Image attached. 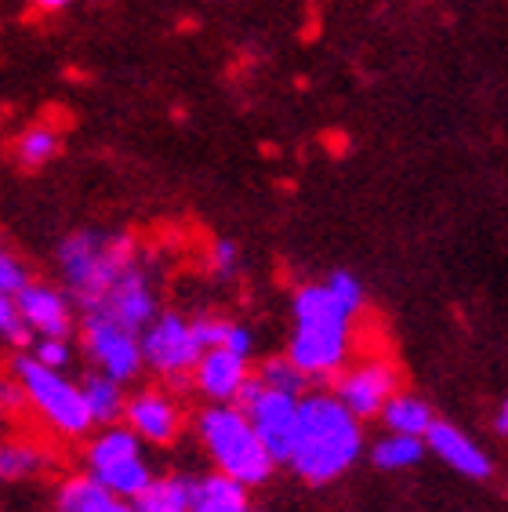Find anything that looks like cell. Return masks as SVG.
Segmentation results:
<instances>
[{"mask_svg":"<svg viewBox=\"0 0 508 512\" xmlns=\"http://www.w3.org/2000/svg\"><path fill=\"white\" fill-rule=\"evenodd\" d=\"M33 276H30V269H26V262H22L15 251H11L4 240H0V295H19L22 287L30 284Z\"/></svg>","mask_w":508,"mask_h":512,"instance_id":"484cf974","label":"cell"},{"mask_svg":"<svg viewBox=\"0 0 508 512\" xmlns=\"http://www.w3.org/2000/svg\"><path fill=\"white\" fill-rule=\"evenodd\" d=\"M251 378L244 356L229 353V349H204L193 367V382L200 396H207L211 404H233L240 385Z\"/></svg>","mask_w":508,"mask_h":512,"instance_id":"4fadbf2b","label":"cell"},{"mask_svg":"<svg viewBox=\"0 0 508 512\" xmlns=\"http://www.w3.org/2000/svg\"><path fill=\"white\" fill-rule=\"evenodd\" d=\"M323 284H327V291H331V295L338 298V302H342L349 313H360L363 302H367V291H363V284L352 273H345V269L331 273L327 280H323Z\"/></svg>","mask_w":508,"mask_h":512,"instance_id":"83f0119b","label":"cell"},{"mask_svg":"<svg viewBox=\"0 0 508 512\" xmlns=\"http://www.w3.org/2000/svg\"><path fill=\"white\" fill-rule=\"evenodd\" d=\"M124 425L142 444H171L178 436V429H182V411L160 389H142V393L127 396Z\"/></svg>","mask_w":508,"mask_h":512,"instance_id":"7c38bea8","label":"cell"},{"mask_svg":"<svg viewBox=\"0 0 508 512\" xmlns=\"http://www.w3.org/2000/svg\"><path fill=\"white\" fill-rule=\"evenodd\" d=\"M189 512H251V498H247L244 483L229 480L222 473H211L193 483Z\"/></svg>","mask_w":508,"mask_h":512,"instance_id":"2e32d148","label":"cell"},{"mask_svg":"<svg viewBox=\"0 0 508 512\" xmlns=\"http://www.w3.org/2000/svg\"><path fill=\"white\" fill-rule=\"evenodd\" d=\"M0 338L8 345H15V349L33 345V331L22 324V316H19V309H15V298L11 295H0Z\"/></svg>","mask_w":508,"mask_h":512,"instance_id":"4316f807","label":"cell"},{"mask_svg":"<svg viewBox=\"0 0 508 512\" xmlns=\"http://www.w3.org/2000/svg\"><path fill=\"white\" fill-rule=\"evenodd\" d=\"M218 349H229V353H236V356H251L254 353V335H251V327H244V324H233L229 320V327H225V338H222V345Z\"/></svg>","mask_w":508,"mask_h":512,"instance_id":"1f68e13d","label":"cell"},{"mask_svg":"<svg viewBox=\"0 0 508 512\" xmlns=\"http://www.w3.org/2000/svg\"><path fill=\"white\" fill-rule=\"evenodd\" d=\"M91 476H95V480L102 483V487H106L109 494L124 498V502H135L138 494H142L149 487V483H153V469L146 465V458H142V454L102 465V469H95Z\"/></svg>","mask_w":508,"mask_h":512,"instance_id":"d6986e66","label":"cell"},{"mask_svg":"<svg viewBox=\"0 0 508 512\" xmlns=\"http://www.w3.org/2000/svg\"><path fill=\"white\" fill-rule=\"evenodd\" d=\"M15 309H19L22 324L30 327L33 338H69L73 335V302L62 295L59 287L44 284V280H30L15 295Z\"/></svg>","mask_w":508,"mask_h":512,"instance_id":"30bf717a","label":"cell"},{"mask_svg":"<svg viewBox=\"0 0 508 512\" xmlns=\"http://www.w3.org/2000/svg\"><path fill=\"white\" fill-rule=\"evenodd\" d=\"M193 483H196V476H153V483L131 502V509L135 512H189Z\"/></svg>","mask_w":508,"mask_h":512,"instance_id":"ac0fdd59","label":"cell"},{"mask_svg":"<svg viewBox=\"0 0 508 512\" xmlns=\"http://www.w3.org/2000/svg\"><path fill=\"white\" fill-rule=\"evenodd\" d=\"M225 327H229V320H225V316H215V313L189 320V331H193V338H196L200 349H218L222 338H225Z\"/></svg>","mask_w":508,"mask_h":512,"instance_id":"f546056e","label":"cell"},{"mask_svg":"<svg viewBox=\"0 0 508 512\" xmlns=\"http://www.w3.org/2000/svg\"><path fill=\"white\" fill-rule=\"evenodd\" d=\"M381 418L389 425V433H400V436H418L425 440L432 425H436V414L432 407L421 400V396H411V393H396L389 404L381 407Z\"/></svg>","mask_w":508,"mask_h":512,"instance_id":"ffe728a7","label":"cell"},{"mask_svg":"<svg viewBox=\"0 0 508 512\" xmlns=\"http://www.w3.org/2000/svg\"><path fill=\"white\" fill-rule=\"evenodd\" d=\"M135 266V237L131 233H102L77 229L59 244V269L66 280L69 302L80 309L98 306L106 291Z\"/></svg>","mask_w":508,"mask_h":512,"instance_id":"3957f363","label":"cell"},{"mask_svg":"<svg viewBox=\"0 0 508 512\" xmlns=\"http://www.w3.org/2000/svg\"><path fill=\"white\" fill-rule=\"evenodd\" d=\"M55 512H135V509H131V502L109 494L91 473H84V476H69V480L59 483V491H55Z\"/></svg>","mask_w":508,"mask_h":512,"instance_id":"9a60e30c","label":"cell"},{"mask_svg":"<svg viewBox=\"0 0 508 512\" xmlns=\"http://www.w3.org/2000/svg\"><path fill=\"white\" fill-rule=\"evenodd\" d=\"M211 269H215V276H222V280L236 276V269H240V247L229 237L215 240V247H211Z\"/></svg>","mask_w":508,"mask_h":512,"instance_id":"4dcf8cb0","label":"cell"},{"mask_svg":"<svg viewBox=\"0 0 508 512\" xmlns=\"http://www.w3.org/2000/svg\"><path fill=\"white\" fill-rule=\"evenodd\" d=\"M0 422H4V411H0Z\"/></svg>","mask_w":508,"mask_h":512,"instance_id":"d590c367","label":"cell"},{"mask_svg":"<svg viewBox=\"0 0 508 512\" xmlns=\"http://www.w3.org/2000/svg\"><path fill=\"white\" fill-rule=\"evenodd\" d=\"M396 393H400V375H396V367L389 360H363V364H352V367L345 364L334 375V400L356 422L381 414V407L389 404Z\"/></svg>","mask_w":508,"mask_h":512,"instance_id":"9c48e42d","label":"cell"},{"mask_svg":"<svg viewBox=\"0 0 508 512\" xmlns=\"http://www.w3.org/2000/svg\"><path fill=\"white\" fill-rule=\"evenodd\" d=\"M138 345H142V364L153 367L160 378H171V382L193 375L196 360L204 353L189 331V320H182L178 313L153 316V324L138 335Z\"/></svg>","mask_w":508,"mask_h":512,"instance_id":"ba28073f","label":"cell"},{"mask_svg":"<svg viewBox=\"0 0 508 512\" xmlns=\"http://www.w3.org/2000/svg\"><path fill=\"white\" fill-rule=\"evenodd\" d=\"M371 458H374L378 469H411V465H418L421 458H425V440L392 433V436H385V440L374 444Z\"/></svg>","mask_w":508,"mask_h":512,"instance_id":"cb8c5ba5","label":"cell"},{"mask_svg":"<svg viewBox=\"0 0 508 512\" xmlns=\"http://www.w3.org/2000/svg\"><path fill=\"white\" fill-rule=\"evenodd\" d=\"M22 407H30V400H26V393H22L19 378H0V411H22Z\"/></svg>","mask_w":508,"mask_h":512,"instance_id":"d6a6232c","label":"cell"},{"mask_svg":"<svg viewBox=\"0 0 508 512\" xmlns=\"http://www.w3.org/2000/svg\"><path fill=\"white\" fill-rule=\"evenodd\" d=\"M196 433L204 440L207 454L215 458L218 473L251 487H262L273 476V458L254 436L247 414L233 404H211L196 414Z\"/></svg>","mask_w":508,"mask_h":512,"instance_id":"277c9868","label":"cell"},{"mask_svg":"<svg viewBox=\"0 0 508 512\" xmlns=\"http://www.w3.org/2000/svg\"><path fill=\"white\" fill-rule=\"evenodd\" d=\"M30 356L48 371H66L69 360H73V349H69V338H33Z\"/></svg>","mask_w":508,"mask_h":512,"instance_id":"f1b7e54d","label":"cell"},{"mask_svg":"<svg viewBox=\"0 0 508 512\" xmlns=\"http://www.w3.org/2000/svg\"><path fill=\"white\" fill-rule=\"evenodd\" d=\"M251 512H254V509H251Z\"/></svg>","mask_w":508,"mask_h":512,"instance_id":"8d00e7d4","label":"cell"},{"mask_svg":"<svg viewBox=\"0 0 508 512\" xmlns=\"http://www.w3.org/2000/svg\"><path fill=\"white\" fill-rule=\"evenodd\" d=\"M80 338H84V353L95 364V371L109 375L113 382H131L142 371V345H138L135 331L120 327L117 320H109L98 309H84L80 320Z\"/></svg>","mask_w":508,"mask_h":512,"instance_id":"52a82bcc","label":"cell"},{"mask_svg":"<svg viewBox=\"0 0 508 512\" xmlns=\"http://www.w3.org/2000/svg\"><path fill=\"white\" fill-rule=\"evenodd\" d=\"M11 375L19 378L30 407L55 429V433H62V436L91 433L95 422H91L88 404H84V396H80V385L62 378V371H48V367H40L33 356L19 353L11 360Z\"/></svg>","mask_w":508,"mask_h":512,"instance_id":"5b68a950","label":"cell"},{"mask_svg":"<svg viewBox=\"0 0 508 512\" xmlns=\"http://www.w3.org/2000/svg\"><path fill=\"white\" fill-rule=\"evenodd\" d=\"M59 146H62L59 131L48 128V124H33V128H26L11 142V157H15V164H19L22 171H40L44 164L55 160Z\"/></svg>","mask_w":508,"mask_h":512,"instance_id":"44dd1931","label":"cell"},{"mask_svg":"<svg viewBox=\"0 0 508 512\" xmlns=\"http://www.w3.org/2000/svg\"><path fill=\"white\" fill-rule=\"evenodd\" d=\"M48 469V454L30 440H0V483H19Z\"/></svg>","mask_w":508,"mask_h":512,"instance_id":"603a6c76","label":"cell"},{"mask_svg":"<svg viewBox=\"0 0 508 512\" xmlns=\"http://www.w3.org/2000/svg\"><path fill=\"white\" fill-rule=\"evenodd\" d=\"M494 429H498L501 436H508V396H505V400H501L498 414H494Z\"/></svg>","mask_w":508,"mask_h":512,"instance_id":"e575fe53","label":"cell"},{"mask_svg":"<svg viewBox=\"0 0 508 512\" xmlns=\"http://www.w3.org/2000/svg\"><path fill=\"white\" fill-rule=\"evenodd\" d=\"M352 316L327 284H309L294 295V335L287 345L291 360L305 378H334L349 364Z\"/></svg>","mask_w":508,"mask_h":512,"instance_id":"7a4b0ae2","label":"cell"},{"mask_svg":"<svg viewBox=\"0 0 508 512\" xmlns=\"http://www.w3.org/2000/svg\"><path fill=\"white\" fill-rule=\"evenodd\" d=\"M30 4L37 11H44V15H55V11H66L73 0H30Z\"/></svg>","mask_w":508,"mask_h":512,"instance_id":"836d02e7","label":"cell"},{"mask_svg":"<svg viewBox=\"0 0 508 512\" xmlns=\"http://www.w3.org/2000/svg\"><path fill=\"white\" fill-rule=\"evenodd\" d=\"M363 451L360 422L345 411L334 393L298 396V436H294L291 469L305 483L323 487L349 473Z\"/></svg>","mask_w":508,"mask_h":512,"instance_id":"6da1fadb","label":"cell"},{"mask_svg":"<svg viewBox=\"0 0 508 512\" xmlns=\"http://www.w3.org/2000/svg\"><path fill=\"white\" fill-rule=\"evenodd\" d=\"M258 382L265 385V389H273V393H287V396H305V385H309V378L298 371V367L287 360V356H269L262 367H258Z\"/></svg>","mask_w":508,"mask_h":512,"instance_id":"d4e9b609","label":"cell"},{"mask_svg":"<svg viewBox=\"0 0 508 512\" xmlns=\"http://www.w3.org/2000/svg\"><path fill=\"white\" fill-rule=\"evenodd\" d=\"M425 444H429V451L436 454L440 462H447L454 473L469 476V480H487L490 476L487 454L479 451L476 440H472L469 433H461L458 425L436 422L429 433H425Z\"/></svg>","mask_w":508,"mask_h":512,"instance_id":"5bb4252c","label":"cell"},{"mask_svg":"<svg viewBox=\"0 0 508 512\" xmlns=\"http://www.w3.org/2000/svg\"><path fill=\"white\" fill-rule=\"evenodd\" d=\"M80 396H84V404H88V414L95 425H117L124 418V385L113 382L109 375L102 371H88L84 382H80Z\"/></svg>","mask_w":508,"mask_h":512,"instance_id":"e0dca14e","label":"cell"},{"mask_svg":"<svg viewBox=\"0 0 508 512\" xmlns=\"http://www.w3.org/2000/svg\"><path fill=\"white\" fill-rule=\"evenodd\" d=\"M91 309L106 313L109 320H117L120 327L142 335V331L153 324V316H157V295H153V287H149V276L142 273L138 262H135V266L120 276L117 284L109 287L106 298Z\"/></svg>","mask_w":508,"mask_h":512,"instance_id":"8fae6325","label":"cell"},{"mask_svg":"<svg viewBox=\"0 0 508 512\" xmlns=\"http://www.w3.org/2000/svg\"><path fill=\"white\" fill-rule=\"evenodd\" d=\"M135 454H142V440H138L127 425H106V429L88 444L84 462H88V473H95L102 465L120 462V458H135Z\"/></svg>","mask_w":508,"mask_h":512,"instance_id":"7402d4cb","label":"cell"},{"mask_svg":"<svg viewBox=\"0 0 508 512\" xmlns=\"http://www.w3.org/2000/svg\"><path fill=\"white\" fill-rule=\"evenodd\" d=\"M233 407L247 414L254 436L262 440V447L269 451L273 465H287L294 451V436H298V396L273 393L265 389L258 378H247L236 393Z\"/></svg>","mask_w":508,"mask_h":512,"instance_id":"8992f818","label":"cell"}]
</instances>
